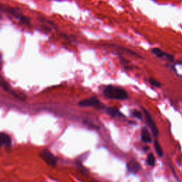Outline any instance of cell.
Segmentation results:
<instances>
[{
	"label": "cell",
	"instance_id": "obj_1",
	"mask_svg": "<svg viewBox=\"0 0 182 182\" xmlns=\"http://www.w3.org/2000/svg\"><path fill=\"white\" fill-rule=\"evenodd\" d=\"M104 95L107 98L115 99V100H125L127 98V93L122 87L108 86L105 87L103 91Z\"/></svg>",
	"mask_w": 182,
	"mask_h": 182
},
{
	"label": "cell",
	"instance_id": "obj_2",
	"mask_svg": "<svg viewBox=\"0 0 182 182\" xmlns=\"http://www.w3.org/2000/svg\"><path fill=\"white\" fill-rule=\"evenodd\" d=\"M40 157L43 159L47 164L52 167H56L57 164V158L48 150H43L39 153Z\"/></svg>",
	"mask_w": 182,
	"mask_h": 182
},
{
	"label": "cell",
	"instance_id": "obj_3",
	"mask_svg": "<svg viewBox=\"0 0 182 182\" xmlns=\"http://www.w3.org/2000/svg\"><path fill=\"white\" fill-rule=\"evenodd\" d=\"M78 105L80 107L87 108V107H95V108H104V105H102L100 101L98 100L96 97H91L90 98L84 99L78 102Z\"/></svg>",
	"mask_w": 182,
	"mask_h": 182
},
{
	"label": "cell",
	"instance_id": "obj_4",
	"mask_svg": "<svg viewBox=\"0 0 182 182\" xmlns=\"http://www.w3.org/2000/svg\"><path fill=\"white\" fill-rule=\"evenodd\" d=\"M6 12H8L10 14V15H13L14 16H15L16 19H18L20 22H22L23 23H25L27 25H29L30 24V19L29 18L27 17L23 14L21 12L20 10H19L18 9L16 8H13V7H8L6 9Z\"/></svg>",
	"mask_w": 182,
	"mask_h": 182
},
{
	"label": "cell",
	"instance_id": "obj_5",
	"mask_svg": "<svg viewBox=\"0 0 182 182\" xmlns=\"http://www.w3.org/2000/svg\"><path fill=\"white\" fill-rule=\"evenodd\" d=\"M142 110H143L144 114H145L146 123H147L149 127H150V128L151 129V130H152L154 136L157 137L158 134H159V130H158V128H157V125H156L155 122L154 121L153 118L152 117V116H151L150 114L149 113L147 110H146L145 108H143Z\"/></svg>",
	"mask_w": 182,
	"mask_h": 182
},
{
	"label": "cell",
	"instance_id": "obj_6",
	"mask_svg": "<svg viewBox=\"0 0 182 182\" xmlns=\"http://www.w3.org/2000/svg\"><path fill=\"white\" fill-rule=\"evenodd\" d=\"M152 53L154 54L156 56H157L158 58H165L168 60L170 62H172L174 60V56L171 55V54L166 53L164 51H162V49H160L159 48H154L152 49Z\"/></svg>",
	"mask_w": 182,
	"mask_h": 182
},
{
	"label": "cell",
	"instance_id": "obj_7",
	"mask_svg": "<svg viewBox=\"0 0 182 182\" xmlns=\"http://www.w3.org/2000/svg\"><path fill=\"white\" fill-rule=\"evenodd\" d=\"M127 170L132 174H138L141 170V166L138 162L134 160H131L127 164Z\"/></svg>",
	"mask_w": 182,
	"mask_h": 182
},
{
	"label": "cell",
	"instance_id": "obj_8",
	"mask_svg": "<svg viewBox=\"0 0 182 182\" xmlns=\"http://www.w3.org/2000/svg\"><path fill=\"white\" fill-rule=\"evenodd\" d=\"M141 139L145 143H151L152 142V139L151 138L150 132L148 131V129L146 127H144L142 128L141 130Z\"/></svg>",
	"mask_w": 182,
	"mask_h": 182
},
{
	"label": "cell",
	"instance_id": "obj_9",
	"mask_svg": "<svg viewBox=\"0 0 182 182\" xmlns=\"http://www.w3.org/2000/svg\"><path fill=\"white\" fill-rule=\"evenodd\" d=\"M0 139H1V145L5 146L6 147H10L11 145V139L8 134L4 132L0 134Z\"/></svg>",
	"mask_w": 182,
	"mask_h": 182
},
{
	"label": "cell",
	"instance_id": "obj_10",
	"mask_svg": "<svg viewBox=\"0 0 182 182\" xmlns=\"http://www.w3.org/2000/svg\"><path fill=\"white\" fill-rule=\"evenodd\" d=\"M107 112L112 117H125V115H122V113L120 112L119 110L117 109V108H108L107 109Z\"/></svg>",
	"mask_w": 182,
	"mask_h": 182
},
{
	"label": "cell",
	"instance_id": "obj_11",
	"mask_svg": "<svg viewBox=\"0 0 182 182\" xmlns=\"http://www.w3.org/2000/svg\"><path fill=\"white\" fill-rule=\"evenodd\" d=\"M154 148H155V151H156V152H157V155L159 156V157H162V156H163V150H162V146H161V145H160V144L159 143V142H158L157 140H155L154 141Z\"/></svg>",
	"mask_w": 182,
	"mask_h": 182
},
{
	"label": "cell",
	"instance_id": "obj_12",
	"mask_svg": "<svg viewBox=\"0 0 182 182\" xmlns=\"http://www.w3.org/2000/svg\"><path fill=\"white\" fill-rule=\"evenodd\" d=\"M146 162L151 167H154L155 165V158L152 153L149 154L146 157Z\"/></svg>",
	"mask_w": 182,
	"mask_h": 182
},
{
	"label": "cell",
	"instance_id": "obj_13",
	"mask_svg": "<svg viewBox=\"0 0 182 182\" xmlns=\"http://www.w3.org/2000/svg\"><path fill=\"white\" fill-rule=\"evenodd\" d=\"M149 82H150V83L152 85V86L158 87V88H159V87L162 86V84H161V83L159 81H158V80L156 79L152 78H150V80H149Z\"/></svg>",
	"mask_w": 182,
	"mask_h": 182
},
{
	"label": "cell",
	"instance_id": "obj_14",
	"mask_svg": "<svg viewBox=\"0 0 182 182\" xmlns=\"http://www.w3.org/2000/svg\"><path fill=\"white\" fill-rule=\"evenodd\" d=\"M131 115L133 117L138 118L139 120H142V112L137 110H132Z\"/></svg>",
	"mask_w": 182,
	"mask_h": 182
},
{
	"label": "cell",
	"instance_id": "obj_15",
	"mask_svg": "<svg viewBox=\"0 0 182 182\" xmlns=\"http://www.w3.org/2000/svg\"><path fill=\"white\" fill-rule=\"evenodd\" d=\"M2 87H4V89L6 91H9V85L7 84V83L4 81V80H2Z\"/></svg>",
	"mask_w": 182,
	"mask_h": 182
}]
</instances>
